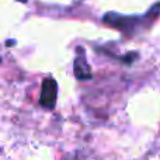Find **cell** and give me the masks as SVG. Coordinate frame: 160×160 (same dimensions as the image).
I'll list each match as a JSON object with an SVG mask.
<instances>
[{"label":"cell","instance_id":"277c9868","mask_svg":"<svg viewBox=\"0 0 160 160\" xmlns=\"http://www.w3.org/2000/svg\"><path fill=\"white\" fill-rule=\"evenodd\" d=\"M18 2H21V3H25V2H27V0H18Z\"/></svg>","mask_w":160,"mask_h":160},{"label":"cell","instance_id":"3957f363","mask_svg":"<svg viewBox=\"0 0 160 160\" xmlns=\"http://www.w3.org/2000/svg\"><path fill=\"white\" fill-rule=\"evenodd\" d=\"M75 75L79 80L91 79V70L86 59V53L80 47L78 48V55L75 59Z\"/></svg>","mask_w":160,"mask_h":160},{"label":"cell","instance_id":"7a4b0ae2","mask_svg":"<svg viewBox=\"0 0 160 160\" xmlns=\"http://www.w3.org/2000/svg\"><path fill=\"white\" fill-rule=\"evenodd\" d=\"M56 98H58V84H56L55 79L48 78L42 82L41 88V97H39V104L47 110H52L56 104Z\"/></svg>","mask_w":160,"mask_h":160},{"label":"cell","instance_id":"6da1fadb","mask_svg":"<svg viewBox=\"0 0 160 160\" xmlns=\"http://www.w3.org/2000/svg\"><path fill=\"white\" fill-rule=\"evenodd\" d=\"M158 7L150 8L149 13L145 14L142 17H128V16H121V14H115V13H108L104 16V22L108 24L110 27H114L117 30L122 31L127 35H133L135 32L141 31L143 27H146L148 24L153 21L158 16Z\"/></svg>","mask_w":160,"mask_h":160}]
</instances>
